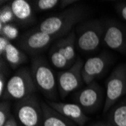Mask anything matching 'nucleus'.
Here are the masks:
<instances>
[{"label": "nucleus", "mask_w": 126, "mask_h": 126, "mask_svg": "<svg viewBox=\"0 0 126 126\" xmlns=\"http://www.w3.org/2000/svg\"><path fill=\"white\" fill-rule=\"evenodd\" d=\"M85 15V11L82 7H70L61 13L45 19L36 28L58 39L70 32L73 27L78 24Z\"/></svg>", "instance_id": "nucleus-1"}, {"label": "nucleus", "mask_w": 126, "mask_h": 126, "mask_svg": "<svg viewBox=\"0 0 126 126\" xmlns=\"http://www.w3.org/2000/svg\"><path fill=\"white\" fill-rule=\"evenodd\" d=\"M31 73L36 87L43 95L53 101L58 98V84L52 69L43 58H33L31 63Z\"/></svg>", "instance_id": "nucleus-2"}, {"label": "nucleus", "mask_w": 126, "mask_h": 126, "mask_svg": "<svg viewBox=\"0 0 126 126\" xmlns=\"http://www.w3.org/2000/svg\"><path fill=\"white\" fill-rule=\"evenodd\" d=\"M76 41V33L71 32L52 45L49 51V58L55 68L67 70L76 63L77 61L75 50Z\"/></svg>", "instance_id": "nucleus-3"}, {"label": "nucleus", "mask_w": 126, "mask_h": 126, "mask_svg": "<svg viewBox=\"0 0 126 126\" xmlns=\"http://www.w3.org/2000/svg\"><path fill=\"white\" fill-rule=\"evenodd\" d=\"M31 72L26 67L19 69L8 80L2 99L20 100L34 94L36 91Z\"/></svg>", "instance_id": "nucleus-4"}, {"label": "nucleus", "mask_w": 126, "mask_h": 126, "mask_svg": "<svg viewBox=\"0 0 126 126\" xmlns=\"http://www.w3.org/2000/svg\"><path fill=\"white\" fill-rule=\"evenodd\" d=\"M104 24L98 20L88 21L79 27L76 45L83 52H92L98 49L104 36Z\"/></svg>", "instance_id": "nucleus-5"}, {"label": "nucleus", "mask_w": 126, "mask_h": 126, "mask_svg": "<svg viewBox=\"0 0 126 126\" xmlns=\"http://www.w3.org/2000/svg\"><path fill=\"white\" fill-rule=\"evenodd\" d=\"M17 119L23 126H42V107L38 98L30 95L15 104Z\"/></svg>", "instance_id": "nucleus-6"}, {"label": "nucleus", "mask_w": 126, "mask_h": 126, "mask_svg": "<svg viewBox=\"0 0 126 126\" xmlns=\"http://www.w3.org/2000/svg\"><path fill=\"white\" fill-rule=\"evenodd\" d=\"M106 99L104 112H107L126 94V66H119L114 70L106 82Z\"/></svg>", "instance_id": "nucleus-7"}, {"label": "nucleus", "mask_w": 126, "mask_h": 126, "mask_svg": "<svg viewBox=\"0 0 126 126\" xmlns=\"http://www.w3.org/2000/svg\"><path fill=\"white\" fill-rule=\"evenodd\" d=\"M83 64L81 59H78L72 66L59 72L57 75L58 93L62 99L81 87L84 82L82 76Z\"/></svg>", "instance_id": "nucleus-8"}, {"label": "nucleus", "mask_w": 126, "mask_h": 126, "mask_svg": "<svg viewBox=\"0 0 126 126\" xmlns=\"http://www.w3.org/2000/svg\"><path fill=\"white\" fill-rule=\"evenodd\" d=\"M56 39L50 34L34 28L23 35L18 41L20 48L31 55H36L46 49Z\"/></svg>", "instance_id": "nucleus-9"}, {"label": "nucleus", "mask_w": 126, "mask_h": 126, "mask_svg": "<svg viewBox=\"0 0 126 126\" xmlns=\"http://www.w3.org/2000/svg\"><path fill=\"white\" fill-rule=\"evenodd\" d=\"M102 95L100 87L94 82L76 92L74 95V101L85 112H91L99 107Z\"/></svg>", "instance_id": "nucleus-10"}, {"label": "nucleus", "mask_w": 126, "mask_h": 126, "mask_svg": "<svg viewBox=\"0 0 126 126\" xmlns=\"http://www.w3.org/2000/svg\"><path fill=\"white\" fill-rule=\"evenodd\" d=\"M103 42L110 49L122 51L126 48V33L124 28L116 21L104 24Z\"/></svg>", "instance_id": "nucleus-11"}, {"label": "nucleus", "mask_w": 126, "mask_h": 126, "mask_svg": "<svg viewBox=\"0 0 126 126\" xmlns=\"http://www.w3.org/2000/svg\"><path fill=\"white\" fill-rule=\"evenodd\" d=\"M47 104L61 115L75 122L79 126H84L88 117L82 107L76 103H63L48 100Z\"/></svg>", "instance_id": "nucleus-12"}, {"label": "nucleus", "mask_w": 126, "mask_h": 126, "mask_svg": "<svg viewBox=\"0 0 126 126\" xmlns=\"http://www.w3.org/2000/svg\"><path fill=\"white\" fill-rule=\"evenodd\" d=\"M108 63V58L104 54L89 58L84 63L82 69L83 82L89 85L94 82V79L103 73Z\"/></svg>", "instance_id": "nucleus-13"}, {"label": "nucleus", "mask_w": 126, "mask_h": 126, "mask_svg": "<svg viewBox=\"0 0 126 126\" xmlns=\"http://www.w3.org/2000/svg\"><path fill=\"white\" fill-rule=\"evenodd\" d=\"M11 8L15 20L20 24H28L34 20L32 5L26 0H14L11 3Z\"/></svg>", "instance_id": "nucleus-14"}, {"label": "nucleus", "mask_w": 126, "mask_h": 126, "mask_svg": "<svg viewBox=\"0 0 126 126\" xmlns=\"http://www.w3.org/2000/svg\"><path fill=\"white\" fill-rule=\"evenodd\" d=\"M42 126H73L72 121L56 111L46 103H42Z\"/></svg>", "instance_id": "nucleus-15"}, {"label": "nucleus", "mask_w": 126, "mask_h": 126, "mask_svg": "<svg viewBox=\"0 0 126 126\" xmlns=\"http://www.w3.org/2000/svg\"><path fill=\"white\" fill-rule=\"evenodd\" d=\"M1 58H4L5 61H7L11 67L13 69L17 68L27 60L24 52H23L20 48L11 43L7 46L4 53L1 55Z\"/></svg>", "instance_id": "nucleus-16"}, {"label": "nucleus", "mask_w": 126, "mask_h": 126, "mask_svg": "<svg viewBox=\"0 0 126 126\" xmlns=\"http://www.w3.org/2000/svg\"><path fill=\"white\" fill-rule=\"evenodd\" d=\"M112 126H126V101L114 105L109 113V122Z\"/></svg>", "instance_id": "nucleus-17"}, {"label": "nucleus", "mask_w": 126, "mask_h": 126, "mask_svg": "<svg viewBox=\"0 0 126 126\" xmlns=\"http://www.w3.org/2000/svg\"><path fill=\"white\" fill-rule=\"evenodd\" d=\"M60 3L61 1L59 0H36L32 2V5H33L34 10L37 11H45L53 9Z\"/></svg>", "instance_id": "nucleus-18"}, {"label": "nucleus", "mask_w": 126, "mask_h": 126, "mask_svg": "<svg viewBox=\"0 0 126 126\" xmlns=\"http://www.w3.org/2000/svg\"><path fill=\"white\" fill-rule=\"evenodd\" d=\"M14 20L15 17L11 11L10 4L2 7L1 8V12H0V31L3 29L4 25L10 24V22L13 21Z\"/></svg>", "instance_id": "nucleus-19"}, {"label": "nucleus", "mask_w": 126, "mask_h": 126, "mask_svg": "<svg viewBox=\"0 0 126 126\" xmlns=\"http://www.w3.org/2000/svg\"><path fill=\"white\" fill-rule=\"evenodd\" d=\"M12 116L11 113V104L8 100H4L0 104V126H3L9 118Z\"/></svg>", "instance_id": "nucleus-20"}, {"label": "nucleus", "mask_w": 126, "mask_h": 126, "mask_svg": "<svg viewBox=\"0 0 126 126\" xmlns=\"http://www.w3.org/2000/svg\"><path fill=\"white\" fill-rule=\"evenodd\" d=\"M0 32H1V36H5L9 40L15 39L18 34V30L17 27L11 24H7L4 25L3 29Z\"/></svg>", "instance_id": "nucleus-21"}, {"label": "nucleus", "mask_w": 126, "mask_h": 126, "mask_svg": "<svg viewBox=\"0 0 126 126\" xmlns=\"http://www.w3.org/2000/svg\"><path fill=\"white\" fill-rule=\"evenodd\" d=\"M7 83L8 81L6 79V77L3 74L2 71L1 70V73H0V95H1V97H3V94L6 89Z\"/></svg>", "instance_id": "nucleus-22"}, {"label": "nucleus", "mask_w": 126, "mask_h": 126, "mask_svg": "<svg viewBox=\"0 0 126 126\" xmlns=\"http://www.w3.org/2000/svg\"><path fill=\"white\" fill-rule=\"evenodd\" d=\"M10 43V40L8 38L4 36H1L0 37V53H1V55L4 53L5 48Z\"/></svg>", "instance_id": "nucleus-23"}, {"label": "nucleus", "mask_w": 126, "mask_h": 126, "mask_svg": "<svg viewBox=\"0 0 126 126\" xmlns=\"http://www.w3.org/2000/svg\"><path fill=\"white\" fill-rule=\"evenodd\" d=\"M117 11L119 15H120V17L126 21V3L118 5Z\"/></svg>", "instance_id": "nucleus-24"}, {"label": "nucleus", "mask_w": 126, "mask_h": 126, "mask_svg": "<svg viewBox=\"0 0 126 126\" xmlns=\"http://www.w3.org/2000/svg\"><path fill=\"white\" fill-rule=\"evenodd\" d=\"M74 2H76V1H73V0H62L60 3V8H66L67 6L72 5Z\"/></svg>", "instance_id": "nucleus-25"}, {"label": "nucleus", "mask_w": 126, "mask_h": 126, "mask_svg": "<svg viewBox=\"0 0 126 126\" xmlns=\"http://www.w3.org/2000/svg\"><path fill=\"white\" fill-rule=\"evenodd\" d=\"M3 126H17V123L15 118L13 116H11Z\"/></svg>", "instance_id": "nucleus-26"}, {"label": "nucleus", "mask_w": 126, "mask_h": 126, "mask_svg": "<svg viewBox=\"0 0 126 126\" xmlns=\"http://www.w3.org/2000/svg\"><path fill=\"white\" fill-rule=\"evenodd\" d=\"M92 126H112L109 122H97L94 124Z\"/></svg>", "instance_id": "nucleus-27"}]
</instances>
